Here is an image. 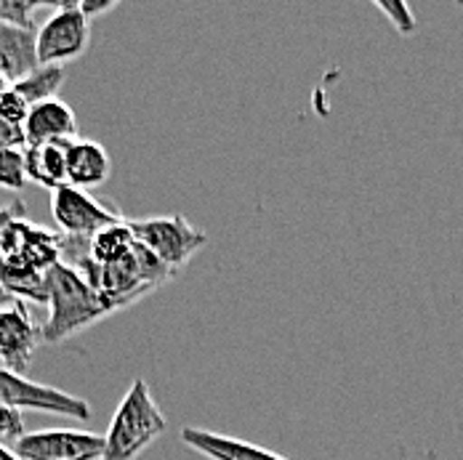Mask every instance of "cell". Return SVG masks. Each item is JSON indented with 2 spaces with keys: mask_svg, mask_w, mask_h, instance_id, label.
<instances>
[{
  "mask_svg": "<svg viewBox=\"0 0 463 460\" xmlns=\"http://www.w3.org/2000/svg\"><path fill=\"white\" fill-rule=\"evenodd\" d=\"M46 306L51 312L41 327V341L46 343H61L112 314L89 282L64 261L46 272Z\"/></svg>",
  "mask_w": 463,
  "mask_h": 460,
  "instance_id": "6da1fadb",
  "label": "cell"
},
{
  "mask_svg": "<svg viewBox=\"0 0 463 460\" xmlns=\"http://www.w3.org/2000/svg\"><path fill=\"white\" fill-rule=\"evenodd\" d=\"M168 428L144 378H137L120 399L104 437L101 460H137Z\"/></svg>",
  "mask_w": 463,
  "mask_h": 460,
  "instance_id": "7a4b0ae2",
  "label": "cell"
},
{
  "mask_svg": "<svg viewBox=\"0 0 463 460\" xmlns=\"http://www.w3.org/2000/svg\"><path fill=\"white\" fill-rule=\"evenodd\" d=\"M134 239L144 245L157 261H163L171 272L192 261L197 250L205 248L208 234L192 227L182 213L176 216H160V219H137L126 221Z\"/></svg>",
  "mask_w": 463,
  "mask_h": 460,
  "instance_id": "3957f363",
  "label": "cell"
},
{
  "mask_svg": "<svg viewBox=\"0 0 463 460\" xmlns=\"http://www.w3.org/2000/svg\"><path fill=\"white\" fill-rule=\"evenodd\" d=\"M91 43V22L80 14L78 0L56 3L53 14L35 33L38 64H59L78 59Z\"/></svg>",
  "mask_w": 463,
  "mask_h": 460,
  "instance_id": "277c9868",
  "label": "cell"
},
{
  "mask_svg": "<svg viewBox=\"0 0 463 460\" xmlns=\"http://www.w3.org/2000/svg\"><path fill=\"white\" fill-rule=\"evenodd\" d=\"M0 405L11 410H38V413L64 415L72 420H91V405L80 397H72L61 389L35 383L19 372L0 368Z\"/></svg>",
  "mask_w": 463,
  "mask_h": 460,
  "instance_id": "5b68a950",
  "label": "cell"
},
{
  "mask_svg": "<svg viewBox=\"0 0 463 460\" xmlns=\"http://www.w3.org/2000/svg\"><path fill=\"white\" fill-rule=\"evenodd\" d=\"M61 234H53L46 227L30 221L27 216L11 221L0 239V264L30 269L46 275L51 267L61 261Z\"/></svg>",
  "mask_w": 463,
  "mask_h": 460,
  "instance_id": "8992f818",
  "label": "cell"
},
{
  "mask_svg": "<svg viewBox=\"0 0 463 460\" xmlns=\"http://www.w3.org/2000/svg\"><path fill=\"white\" fill-rule=\"evenodd\" d=\"M51 216L70 239H91L93 234L120 221V216L101 205L91 192L64 184L51 192Z\"/></svg>",
  "mask_w": 463,
  "mask_h": 460,
  "instance_id": "52a82bcc",
  "label": "cell"
},
{
  "mask_svg": "<svg viewBox=\"0 0 463 460\" xmlns=\"http://www.w3.org/2000/svg\"><path fill=\"white\" fill-rule=\"evenodd\" d=\"M14 453L22 460H101L104 437L78 428H46L24 434Z\"/></svg>",
  "mask_w": 463,
  "mask_h": 460,
  "instance_id": "ba28073f",
  "label": "cell"
},
{
  "mask_svg": "<svg viewBox=\"0 0 463 460\" xmlns=\"http://www.w3.org/2000/svg\"><path fill=\"white\" fill-rule=\"evenodd\" d=\"M41 343V327L33 323L24 301L0 309V362L11 372L24 375Z\"/></svg>",
  "mask_w": 463,
  "mask_h": 460,
  "instance_id": "9c48e42d",
  "label": "cell"
},
{
  "mask_svg": "<svg viewBox=\"0 0 463 460\" xmlns=\"http://www.w3.org/2000/svg\"><path fill=\"white\" fill-rule=\"evenodd\" d=\"M24 146L38 144H70L78 138V117L70 104L48 99L30 107V115L22 126Z\"/></svg>",
  "mask_w": 463,
  "mask_h": 460,
  "instance_id": "30bf717a",
  "label": "cell"
},
{
  "mask_svg": "<svg viewBox=\"0 0 463 460\" xmlns=\"http://www.w3.org/2000/svg\"><path fill=\"white\" fill-rule=\"evenodd\" d=\"M182 442L186 447H192L194 453L205 455L208 460H288L267 450L259 445H250L245 439L227 437V434H216V431H205L197 426H184L179 431Z\"/></svg>",
  "mask_w": 463,
  "mask_h": 460,
  "instance_id": "8fae6325",
  "label": "cell"
},
{
  "mask_svg": "<svg viewBox=\"0 0 463 460\" xmlns=\"http://www.w3.org/2000/svg\"><path fill=\"white\" fill-rule=\"evenodd\" d=\"M112 174V160L107 149L91 138H75L67 144V184L75 189H96Z\"/></svg>",
  "mask_w": 463,
  "mask_h": 460,
  "instance_id": "7c38bea8",
  "label": "cell"
},
{
  "mask_svg": "<svg viewBox=\"0 0 463 460\" xmlns=\"http://www.w3.org/2000/svg\"><path fill=\"white\" fill-rule=\"evenodd\" d=\"M38 67L35 33L0 24V75L14 86Z\"/></svg>",
  "mask_w": 463,
  "mask_h": 460,
  "instance_id": "4fadbf2b",
  "label": "cell"
},
{
  "mask_svg": "<svg viewBox=\"0 0 463 460\" xmlns=\"http://www.w3.org/2000/svg\"><path fill=\"white\" fill-rule=\"evenodd\" d=\"M24 174L27 182L51 192L67 184V144L24 146Z\"/></svg>",
  "mask_w": 463,
  "mask_h": 460,
  "instance_id": "5bb4252c",
  "label": "cell"
},
{
  "mask_svg": "<svg viewBox=\"0 0 463 460\" xmlns=\"http://www.w3.org/2000/svg\"><path fill=\"white\" fill-rule=\"evenodd\" d=\"M134 234L128 230V224L120 219L112 227L101 230L99 234H93L91 239H86V253L89 258L96 264H115L123 256H128V250L134 248Z\"/></svg>",
  "mask_w": 463,
  "mask_h": 460,
  "instance_id": "9a60e30c",
  "label": "cell"
},
{
  "mask_svg": "<svg viewBox=\"0 0 463 460\" xmlns=\"http://www.w3.org/2000/svg\"><path fill=\"white\" fill-rule=\"evenodd\" d=\"M64 67L59 64H38L30 75H24L22 80H16L11 89L19 93L30 107L48 101V99H56L59 89L64 86Z\"/></svg>",
  "mask_w": 463,
  "mask_h": 460,
  "instance_id": "2e32d148",
  "label": "cell"
},
{
  "mask_svg": "<svg viewBox=\"0 0 463 460\" xmlns=\"http://www.w3.org/2000/svg\"><path fill=\"white\" fill-rule=\"evenodd\" d=\"M46 5L56 8V3H41V0H0V24H11V27L35 33L33 16Z\"/></svg>",
  "mask_w": 463,
  "mask_h": 460,
  "instance_id": "e0dca14e",
  "label": "cell"
},
{
  "mask_svg": "<svg viewBox=\"0 0 463 460\" xmlns=\"http://www.w3.org/2000/svg\"><path fill=\"white\" fill-rule=\"evenodd\" d=\"M27 184L24 174V149H0V189L19 192Z\"/></svg>",
  "mask_w": 463,
  "mask_h": 460,
  "instance_id": "ac0fdd59",
  "label": "cell"
},
{
  "mask_svg": "<svg viewBox=\"0 0 463 460\" xmlns=\"http://www.w3.org/2000/svg\"><path fill=\"white\" fill-rule=\"evenodd\" d=\"M373 5L392 22V27H394L400 35H413V33H416V16H413V11H411L408 3H402V0H389V3L373 0Z\"/></svg>",
  "mask_w": 463,
  "mask_h": 460,
  "instance_id": "d6986e66",
  "label": "cell"
},
{
  "mask_svg": "<svg viewBox=\"0 0 463 460\" xmlns=\"http://www.w3.org/2000/svg\"><path fill=\"white\" fill-rule=\"evenodd\" d=\"M27 115H30V104L14 91V89H8V91L0 96V120H5L14 128H22L24 120H27Z\"/></svg>",
  "mask_w": 463,
  "mask_h": 460,
  "instance_id": "ffe728a7",
  "label": "cell"
},
{
  "mask_svg": "<svg viewBox=\"0 0 463 460\" xmlns=\"http://www.w3.org/2000/svg\"><path fill=\"white\" fill-rule=\"evenodd\" d=\"M24 437V418L19 410L0 405V445L3 442H19Z\"/></svg>",
  "mask_w": 463,
  "mask_h": 460,
  "instance_id": "44dd1931",
  "label": "cell"
},
{
  "mask_svg": "<svg viewBox=\"0 0 463 460\" xmlns=\"http://www.w3.org/2000/svg\"><path fill=\"white\" fill-rule=\"evenodd\" d=\"M22 216H27V208H24L22 200H14V202H8V205H0V239H3L5 227H8L11 221L22 219Z\"/></svg>",
  "mask_w": 463,
  "mask_h": 460,
  "instance_id": "7402d4cb",
  "label": "cell"
},
{
  "mask_svg": "<svg viewBox=\"0 0 463 460\" xmlns=\"http://www.w3.org/2000/svg\"><path fill=\"white\" fill-rule=\"evenodd\" d=\"M5 146L24 149V134H22V128H14L5 120H0V149H5Z\"/></svg>",
  "mask_w": 463,
  "mask_h": 460,
  "instance_id": "603a6c76",
  "label": "cell"
},
{
  "mask_svg": "<svg viewBox=\"0 0 463 460\" xmlns=\"http://www.w3.org/2000/svg\"><path fill=\"white\" fill-rule=\"evenodd\" d=\"M80 5V14L91 22L96 16H101V14H107V11H112V8H118V3L115 0H101V3H96V0H86V3H78Z\"/></svg>",
  "mask_w": 463,
  "mask_h": 460,
  "instance_id": "cb8c5ba5",
  "label": "cell"
},
{
  "mask_svg": "<svg viewBox=\"0 0 463 460\" xmlns=\"http://www.w3.org/2000/svg\"><path fill=\"white\" fill-rule=\"evenodd\" d=\"M0 460H22L14 450H8L5 445H0Z\"/></svg>",
  "mask_w": 463,
  "mask_h": 460,
  "instance_id": "d4e9b609",
  "label": "cell"
},
{
  "mask_svg": "<svg viewBox=\"0 0 463 460\" xmlns=\"http://www.w3.org/2000/svg\"><path fill=\"white\" fill-rule=\"evenodd\" d=\"M8 89H11V83H8V80H5V78L0 75V96H3V93L8 91Z\"/></svg>",
  "mask_w": 463,
  "mask_h": 460,
  "instance_id": "484cf974",
  "label": "cell"
},
{
  "mask_svg": "<svg viewBox=\"0 0 463 460\" xmlns=\"http://www.w3.org/2000/svg\"><path fill=\"white\" fill-rule=\"evenodd\" d=\"M8 298H11V296H8V293H5V290L0 287V309L5 306V301H8Z\"/></svg>",
  "mask_w": 463,
  "mask_h": 460,
  "instance_id": "4316f807",
  "label": "cell"
}]
</instances>
